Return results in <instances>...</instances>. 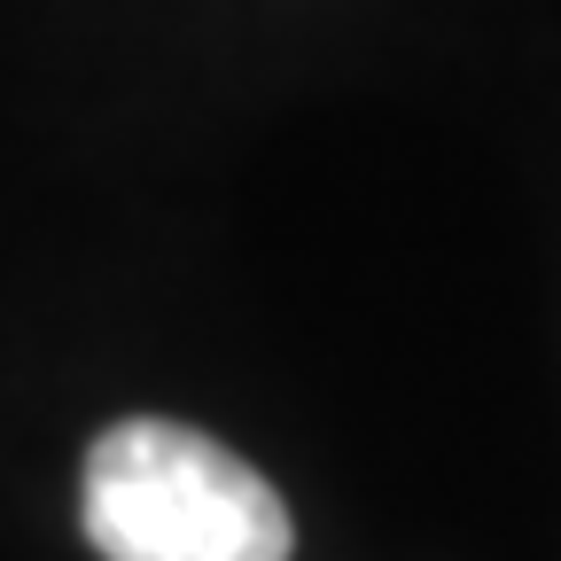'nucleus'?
Masks as SVG:
<instances>
[{
  "label": "nucleus",
  "instance_id": "nucleus-1",
  "mask_svg": "<svg viewBox=\"0 0 561 561\" xmlns=\"http://www.w3.org/2000/svg\"><path fill=\"white\" fill-rule=\"evenodd\" d=\"M87 538L102 561H289L280 491L180 421H117L87 453Z\"/></svg>",
  "mask_w": 561,
  "mask_h": 561
}]
</instances>
